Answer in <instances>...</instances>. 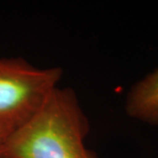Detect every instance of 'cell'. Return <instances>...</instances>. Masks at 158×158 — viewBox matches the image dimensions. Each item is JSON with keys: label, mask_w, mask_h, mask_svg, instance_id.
<instances>
[{"label": "cell", "mask_w": 158, "mask_h": 158, "mask_svg": "<svg viewBox=\"0 0 158 158\" xmlns=\"http://www.w3.org/2000/svg\"><path fill=\"white\" fill-rule=\"evenodd\" d=\"M12 129L13 127H11L10 126L0 124V146L2 145V143L4 142L7 135L10 134V132Z\"/></svg>", "instance_id": "4"}, {"label": "cell", "mask_w": 158, "mask_h": 158, "mask_svg": "<svg viewBox=\"0 0 158 158\" xmlns=\"http://www.w3.org/2000/svg\"><path fill=\"white\" fill-rule=\"evenodd\" d=\"M90 121L72 88L56 87L33 116L14 127L0 158H97L85 140Z\"/></svg>", "instance_id": "1"}, {"label": "cell", "mask_w": 158, "mask_h": 158, "mask_svg": "<svg viewBox=\"0 0 158 158\" xmlns=\"http://www.w3.org/2000/svg\"><path fill=\"white\" fill-rule=\"evenodd\" d=\"M60 67L40 68L22 57H0V124L16 127L37 112L62 79Z\"/></svg>", "instance_id": "2"}, {"label": "cell", "mask_w": 158, "mask_h": 158, "mask_svg": "<svg viewBox=\"0 0 158 158\" xmlns=\"http://www.w3.org/2000/svg\"><path fill=\"white\" fill-rule=\"evenodd\" d=\"M126 111L131 118L158 125V69L131 88L126 100Z\"/></svg>", "instance_id": "3"}]
</instances>
